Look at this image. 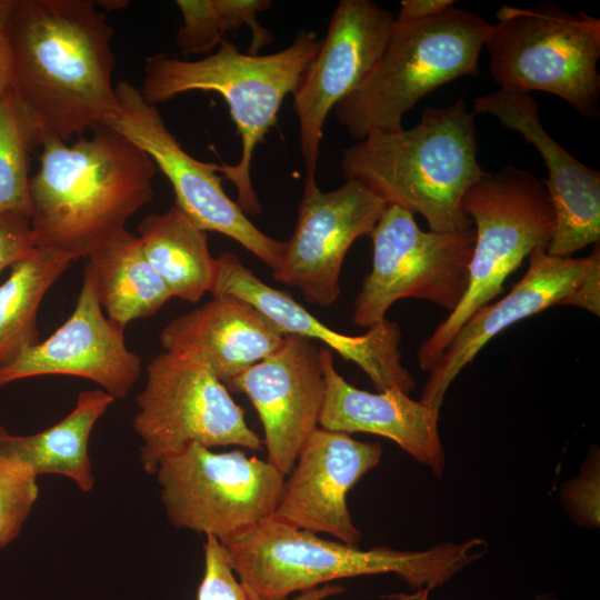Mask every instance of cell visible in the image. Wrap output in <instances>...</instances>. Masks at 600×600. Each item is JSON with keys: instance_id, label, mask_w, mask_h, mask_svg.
Here are the masks:
<instances>
[{"instance_id": "44dd1931", "label": "cell", "mask_w": 600, "mask_h": 600, "mask_svg": "<svg viewBox=\"0 0 600 600\" xmlns=\"http://www.w3.org/2000/svg\"><path fill=\"white\" fill-rule=\"evenodd\" d=\"M320 353L326 392L319 426L348 434L364 432L390 439L440 477L446 464L438 427L440 410L399 389L377 393L358 389L337 371L330 349L320 347Z\"/></svg>"}, {"instance_id": "cb8c5ba5", "label": "cell", "mask_w": 600, "mask_h": 600, "mask_svg": "<svg viewBox=\"0 0 600 600\" xmlns=\"http://www.w3.org/2000/svg\"><path fill=\"white\" fill-rule=\"evenodd\" d=\"M99 302L108 319L123 329L156 313L172 297L148 262L138 236L126 228L88 258Z\"/></svg>"}, {"instance_id": "f35d334b", "label": "cell", "mask_w": 600, "mask_h": 600, "mask_svg": "<svg viewBox=\"0 0 600 600\" xmlns=\"http://www.w3.org/2000/svg\"><path fill=\"white\" fill-rule=\"evenodd\" d=\"M98 7L100 8H106L108 10H118V9H121L123 7H127L128 6V1H122V0H118V1H96Z\"/></svg>"}, {"instance_id": "277c9868", "label": "cell", "mask_w": 600, "mask_h": 600, "mask_svg": "<svg viewBox=\"0 0 600 600\" xmlns=\"http://www.w3.org/2000/svg\"><path fill=\"white\" fill-rule=\"evenodd\" d=\"M221 544L238 579L258 600H286L290 593L332 580L381 573H393L411 588L431 591L480 559L488 548L483 539L472 538L419 551L361 550L272 516Z\"/></svg>"}, {"instance_id": "83f0119b", "label": "cell", "mask_w": 600, "mask_h": 600, "mask_svg": "<svg viewBox=\"0 0 600 600\" xmlns=\"http://www.w3.org/2000/svg\"><path fill=\"white\" fill-rule=\"evenodd\" d=\"M38 476L27 466L0 458V548L21 532L38 499Z\"/></svg>"}, {"instance_id": "4316f807", "label": "cell", "mask_w": 600, "mask_h": 600, "mask_svg": "<svg viewBox=\"0 0 600 600\" xmlns=\"http://www.w3.org/2000/svg\"><path fill=\"white\" fill-rule=\"evenodd\" d=\"M42 140L40 128L10 90L0 99V212L17 211L30 219L29 159Z\"/></svg>"}, {"instance_id": "30bf717a", "label": "cell", "mask_w": 600, "mask_h": 600, "mask_svg": "<svg viewBox=\"0 0 600 600\" xmlns=\"http://www.w3.org/2000/svg\"><path fill=\"white\" fill-rule=\"evenodd\" d=\"M372 266L353 302V322L372 328L391 306L414 298L450 312L464 296L474 229L424 231L408 210L388 204L370 232Z\"/></svg>"}, {"instance_id": "5bb4252c", "label": "cell", "mask_w": 600, "mask_h": 600, "mask_svg": "<svg viewBox=\"0 0 600 600\" xmlns=\"http://www.w3.org/2000/svg\"><path fill=\"white\" fill-rule=\"evenodd\" d=\"M388 204L363 186L346 180L322 191L306 177L298 219L284 242L276 281L298 289L311 303L329 307L340 294V273L353 242L369 236Z\"/></svg>"}, {"instance_id": "74e56055", "label": "cell", "mask_w": 600, "mask_h": 600, "mask_svg": "<svg viewBox=\"0 0 600 600\" xmlns=\"http://www.w3.org/2000/svg\"><path fill=\"white\" fill-rule=\"evenodd\" d=\"M430 591L427 589L418 590V593L407 597V596H392L388 597L389 600H428V593Z\"/></svg>"}, {"instance_id": "e0dca14e", "label": "cell", "mask_w": 600, "mask_h": 600, "mask_svg": "<svg viewBox=\"0 0 600 600\" xmlns=\"http://www.w3.org/2000/svg\"><path fill=\"white\" fill-rule=\"evenodd\" d=\"M381 457L378 442L359 441L348 433L318 427L284 479L272 517L357 547L361 532L350 516L348 492L378 466Z\"/></svg>"}, {"instance_id": "f546056e", "label": "cell", "mask_w": 600, "mask_h": 600, "mask_svg": "<svg viewBox=\"0 0 600 600\" xmlns=\"http://www.w3.org/2000/svg\"><path fill=\"white\" fill-rule=\"evenodd\" d=\"M204 573L199 584L197 600H258L236 578L227 552L213 536H206L203 544Z\"/></svg>"}, {"instance_id": "1f68e13d", "label": "cell", "mask_w": 600, "mask_h": 600, "mask_svg": "<svg viewBox=\"0 0 600 600\" xmlns=\"http://www.w3.org/2000/svg\"><path fill=\"white\" fill-rule=\"evenodd\" d=\"M36 248L30 219L17 211L0 212V272Z\"/></svg>"}, {"instance_id": "ac0fdd59", "label": "cell", "mask_w": 600, "mask_h": 600, "mask_svg": "<svg viewBox=\"0 0 600 600\" xmlns=\"http://www.w3.org/2000/svg\"><path fill=\"white\" fill-rule=\"evenodd\" d=\"M477 113L494 117L520 133L546 163L543 181L554 224L546 252L566 258L600 240V173L580 162L543 128L537 101L529 93L497 91L473 99Z\"/></svg>"}, {"instance_id": "ffe728a7", "label": "cell", "mask_w": 600, "mask_h": 600, "mask_svg": "<svg viewBox=\"0 0 600 600\" xmlns=\"http://www.w3.org/2000/svg\"><path fill=\"white\" fill-rule=\"evenodd\" d=\"M590 256L554 257L539 248L528 269L503 298L476 310L428 372L420 401L440 410L450 384L481 349L510 326L553 306H567L581 284Z\"/></svg>"}, {"instance_id": "d6986e66", "label": "cell", "mask_w": 600, "mask_h": 600, "mask_svg": "<svg viewBox=\"0 0 600 600\" xmlns=\"http://www.w3.org/2000/svg\"><path fill=\"white\" fill-rule=\"evenodd\" d=\"M212 297L233 294L253 304L286 334H298L324 343L343 359L356 363L379 391L399 389L409 394L416 381L402 364L400 326L391 320L359 336L337 332L318 320L289 293L264 283L240 258L222 252L217 258Z\"/></svg>"}, {"instance_id": "ab89813d", "label": "cell", "mask_w": 600, "mask_h": 600, "mask_svg": "<svg viewBox=\"0 0 600 600\" xmlns=\"http://www.w3.org/2000/svg\"><path fill=\"white\" fill-rule=\"evenodd\" d=\"M533 600H556L553 596L548 593L538 594Z\"/></svg>"}, {"instance_id": "52a82bcc", "label": "cell", "mask_w": 600, "mask_h": 600, "mask_svg": "<svg viewBox=\"0 0 600 600\" xmlns=\"http://www.w3.org/2000/svg\"><path fill=\"white\" fill-rule=\"evenodd\" d=\"M461 207L474 226L468 287L460 303L417 350L418 363L429 372L470 316L502 292L507 278L524 258L547 249L554 216L543 181L507 166L483 174L468 189Z\"/></svg>"}, {"instance_id": "5b68a950", "label": "cell", "mask_w": 600, "mask_h": 600, "mask_svg": "<svg viewBox=\"0 0 600 600\" xmlns=\"http://www.w3.org/2000/svg\"><path fill=\"white\" fill-rule=\"evenodd\" d=\"M320 43L313 31L301 29L289 47L270 54L242 53L227 40L199 60L157 53L144 60L139 90L156 107L196 90L222 96L241 138V156L236 164L218 163V172L234 184L239 208L246 214H260L250 171L253 152L274 126L284 98L297 89Z\"/></svg>"}, {"instance_id": "4dcf8cb0", "label": "cell", "mask_w": 600, "mask_h": 600, "mask_svg": "<svg viewBox=\"0 0 600 600\" xmlns=\"http://www.w3.org/2000/svg\"><path fill=\"white\" fill-rule=\"evenodd\" d=\"M226 18L230 32L247 26L251 31L249 54H258L260 49L274 40L273 34L264 29L257 18L258 13L272 6L270 0H216Z\"/></svg>"}, {"instance_id": "d6a6232c", "label": "cell", "mask_w": 600, "mask_h": 600, "mask_svg": "<svg viewBox=\"0 0 600 600\" xmlns=\"http://www.w3.org/2000/svg\"><path fill=\"white\" fill-rule=\"evenodd\" d=\"M590 266L588 271L577 289L576 293L569 299L567 306L578 307L589 312L600 316V246L593 244L590 252Z\"/></svg>"}, {"instance_id": "9a60e30c", "label": "cell", "mask_w": 600, "mask_h": 600, "mask_svg": "<svg viewBox=\"0 0 600 600\" xmlns=\"http://www.w3.org/2000/svg\"><path fill=\"white\" fill-rule=\"evenodd\" d=\"M226 387L250 399L263 427L267 461L287 476L319 426L326 392L320 347L286 334L274 352Z\"/></svg>"}, {"instance_id": "8992f818", "label": "cell", "mask_w": 600, "mask_h": 600, "mask_svg": "<svg viewBox=\"0 0 600 600\" xmlns=\"http://www.w3.org/2000/svg\"><path fill=\"white\" fill-rule=\"evenodd\" d=\"M491 23L456 8L431 18L398 22L366 79L332 110L354 140L402 130L423 97L464 76H477Z\"/></svg>"}, {"instance_id": "7a4b0ae2", "label": "cell", "mask_w": 600, "mask_h": 600, "mask_svg": "<svg viewBox=\"0 0 600 600\" xmlns=\"http://www.w3.org/2000/svg\"><path fill=\"white\" fill-rule=\"evenodd\" d=\"M67 143L46 138L29 181L36 247L88 258L153 198L151 158L107 124Z\"/></svg>"}, {"instance_id": "8fae6325", "label": "cell", "mask_w": 600, "mask_h": 600, "mask_svg": "<svg viewBox=\"0 0 600 600\" xmlns=\"http://www.w3.org/2000/svg\"><path fill=\"white\" fill-rule=\"evenodd\" d=\"M154 476L170 523L220 542L270 518L286 477L267 460L198 443L162 460Z\"/></svg>"}, {"instance_id": "2e32d148", "label": "cell", "mask_w": 600, "mask_h": 600, "mask_svg": "<svg viewBox=\"0 0 600 600\" xmlns=\"http://www.w3.org/2000/svg\"><path fill=\"white\" fill-rule=\"evenodd\" d=\"M50 374L96 382L114 400L126 398L141 374V358L127 348L123 329L103 314L86 267L70 317L46 340L26 347L1 366L0 387Z\"/></svg>"}, {"instance_id": "4fadbf2b", "label": "cell", "mask_w": 600, "mask_h": 600, "mask_svg": "<svg viewBox=\"0 0 600 600\" xmlns=\"http://www.w3.org/2000/svg\"><path fill=\"white\" fill-rule=\"evenodd\" d=\"M394 26V16L370 0H341L324 39L293 94L306 177H316L328 114L371 72Z\"/></svg>"}, {"instance_id": "6da1fadb", "label": "cell", "mask_w": 600, "mask_h": 600, "mask_svg": "<svg viewBox=\"0 0 600 600\" xmlns=\"http://www.w3.org/2000/svg\"><path fill=\"white\" fill-rule=\"evenodd\" d=\"M4 33L11 90L43 139L68 142L114 117L113 28L96 1L16 0Z\"/></svg>"}, {"instance_id": "484cf974", "label": "cell", "mask_w": 600, "mask_h": 600, "mask_svg": "<svg viewBox=\"0 0 600 600\" xmlns=\"http://www.w3.org/2000/svg\"><path fill=\"white\" fill-rule=\"evenodd\" d=\"M72 261L58 251L36 247L10 267L9 277L0 284V367L39 341L40 304Z\"/></svg>"}, {"instance_id": "3957f363", "label": "cell", "mask_w": 600, "mask_h": 600, "mask_svg": "<svg viewBox=\"0 0 600 600\" xmlns=\"http://www.w3.org/2000/svg\"><path fill=\"white\" fill-rule=\"evenodd\" d=\"M474 118L463 99L428 107L414 127L372 132L346 148L343 177L387 204L419 213L431 231L470 229L461 202L484 172L477 159Z\"/></svg>"}, {"instance_id": "f1b7e54d", "label": "cell", "mask_w": 600, "mask_h": 600, "mask_svg": "<svg viewBox=\"0 0 600 600\" xmlns=\"http://www.w3.org/2000/svg\"><path fill=\"white\" fill-rule=\"evenodd\" d=\"M176 4L182 17V24L176 34L181 53H210L230 32L216 0H177Z\"/></svg>"}, {"instance_id": "603a6c76", "label": "cell", "mask_w": 600, "mask_h": 600, "mask_svg": "<svg viewBox=\"0 0 600 600\" xmlns=\"http://www.w3.org/2000/svg\"><path fill=\"white\" fill-rule=\"evenodd\" d=\"M114 402L102 389L78 394L73 409L53 426L29 436H17L0 427V458L20 462L37 476L60 474L83 492L94 487L89 438L97 421Z\"/></svg>"}, {"instance_id": "7c38bea8", "label": "cell", "mask_w": 600, "mask_h": 600, "mask_svg": "<svg viewBox=\"0 0 600 600\" xmlns=\"http://www.w3.org/2000/svg\"><path fill=\"white\" fill-rule=\"evenodd\" d=\"M118 110L106 123L120 132L153 161L174 192V204L204 231L231 238L276 270L284 242L258 229L222 188L218 163L190 156L167 128L156 106L148 103L130 82L116 84Z\"/></svg>"}, {"instance_id": "d4e9b609", "label": "cell", "mask_w": 600, "mask_h": 600, "mask_svg": "<svg viewBox=\"0 0 600 600\" xmlns=\"http://www.w3.org/2000/svg\"><path fill=\"white\" fill-rule=\"evenodd\" d=\"M138 231L148 262L172 297L198 302L211 292L217 258L209 251L207 231L176 204L163 213L144 217Z\"/></svg>"}, {"instance_id": "9c48e42d", "label": "cell", "mask_w": 600, "mask_h": 600, "mask_svg": "<svg viewBox=\"0 0 600 600\" xmlns=\"http://www.w3.org/2000/svg\"><path fill=\"white\" fill-rule=\"evenodd\" d=\"M136 403L132 424L141 440L140 463L149 474L191 443L261 448L227 387L207 367L173 353L150 360Z\"/></svg>"}, {"instance_id": "836d02e7", "label": "cell", "mask_w": 600, "mask_h": 600, "mask_svg": "<svg viewBox=\"0 0 600 600\" xmlns=\"http://www.w3.org/2000/svg\"><path fill=\"white\" fill-rule=\"evenodd\" d=\"M454 6L452 0H402L394 16L398 22L419 21L437 16Z\"/></svg>"}, {"instance_id": "7402d4cb", "label": "cell", "mask_w": 600, "mask_h": 600, "mask_svg": "<svg viewBox=\"0 0 600 600\" xmlns=\"http://www.w3.org/2000/svg\"><path fill=\"white\" fill-rule=\"evenodd\" d=\"M284 334L253 304L233 294L214 296L164 326V351L207 367L224 386L274 352Z\"/></svg>"}, {"instance_id": "ba28073f", "label": "cell", "mask_w": 600, "mask_h": 600, "mask_svg": "<svg viewBox=\"0 0 600 600\" xmlns=\"http://www.w3.org/2000/svg\"><path fill=\"white\" fill-rule=\"evenodd\" d=\"M486 41L499 89L543 91L586 119L598 113L600 20L560 8L501 6Z\"/></svg>"}, {"instance_id": "e575fe53", "label": "cell", "mask_w": 600, "mask_h": 600, "mask_svg": "<svg viewBox=\"0 0 600 600\" xmlns=\"http://www.w3.org/2000/svg\"><path fill=\"white\" fill-rule=\"evenodd\" d=\"M12 78L11 49L4 31H0V99L11 90Z\"/></svg>"}, {"instance_id": "8d00e7d4", "label": "cell", "mask_w": 600, "mask_h": 600, "mask_svg": "<svg viewBox=\"0 0 600 600\" xmlns=\"http://www.w3.org/2000/svg\"><path fill=\"white\" fill-rule=\"evenodd\" d=\"M16 0H0V31H4Z\"/></svg>"}, {"instance_id": "d590c367", "label": "cell", "mask_w": 600, "mask_h": 600, "mask_svg": "<svg viewBox=\"0 0 600 600\" xmlns=\"http://www.w3.org/2000/svg\"><path fill=\"white\" fill-rule=\"evenodd\" d=\"M344 589L340 586L322 584L309 590L301 591V593L291 600H323L331 596L340 594Z\"/></svg>"}]
</instances>
